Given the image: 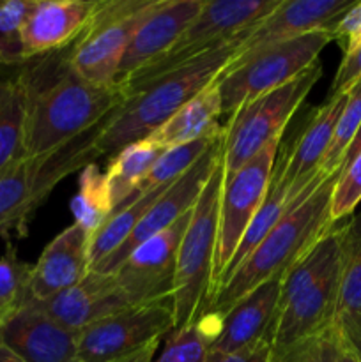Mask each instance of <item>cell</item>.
Returning <instances> with one entry per match:
<instances>
[{"mask_svg":"<svg viewBox=\"0 0 361 362\" xmlns=\"http://www.w3.org/2000/svg\"><path fill=\"white\" fill-rule=\"evenodd\" d=\"M27 103L25 156L46 154L108 119L124 101L119 85H94L69 62V48L20 64Z\"/></svg>","mask_w":361,"mask_h":362,"instance_id":"1","label":"cell"},{"mask_svg":"<svg viewBox=\"0 0 361 362\" xmlns=\"http://www.w3.org/2000/svg\"><path fill=\"white\" fill-rule=\"evenodd\" d=\"M338 175L340 170L331 175L321 172L315 177L253 253L219 286L200 318L218 320L262 283L283 278L328 233L335 225L331 221V198Z\"/></svg>","mask_w":361,"mask_h":362,"instance_id":"2","label":"cell"},{"mask_svg":"<svg viewBox=\"0 0 361 362\" xmlns=\"http://www.w3.org/2000/svg\"><path fill=\"white\" fill-rule=\"evenodd\" d=\"M251 28L253 25L218 48L195 57L190 62L127 94L126 101L115 110L96 138L98 158H113L126 145L147 138L188 101L214 83L236 59L239 46L246 41Z\"/></svg>","mask_w":361,"mask_h":362,"instance_id":"3","label":"cell"},{"mask_svg":"<svg viewBox=\"0 0 361 362\" xmlns=\"http://www.w3.org/2000/svg\"><path fill=\"white\" fill-rule=\"evenodd\" d=\"M108 119L55 151L21 156L0 170V237L7 240L13 235L27 237L35 211L45 204L57 184L98 161L94 144Z\"/></svg>","mask_w":361,"mask_h":362,"instance_id":"4","label":"cell"},{"mask_svg":"<svg viewBox=\"0 0 361 362\" xmlns=\"http://www.w3.org/2000/svg\"><path fill=\"white\" fill-rule=\"evenodd\" d=\"M222 187L223 159L205 182L180 240L172 299L173 331L195 324L211 299Z\"/></svg>","mask_w":361,"mask_h":362,"instance_id":"5","label":"cell"},{"mask_svg":"<svg viewBox=\"0 0 361 362\" xmlns=\"http://www.w3.org/2000/svg\"><path fill=\"white\" fill-rule=\"evenodd\" d=\"M321 76L322 64L317 60L299 76L246 101L229 117V122L223 126V180L236 175L265 145L282 138L294 113Z\"/></svg>","mask_w":361,"mask_h":362,"instance_id":"6","label":"cell"},{"mask_svg":"<svg viewBox=\"0 0 361 362\" xmlns=\"http://www.w3.org/2000/svg\"><path fill=\"white\" fill-rule=\"evenodd\" d=\"M329 42H333L331 32L317 30L236 57L216 80L222 112L230 117L246 101L299 76L317 62Z\"/></svg>","mask_w":361,"mask_h":362,"instance_id":"7","label":"cell"},{"mask_svg":"<svg viewBox=\"0 0 361 362\" xmlns=\"http://www.w3.org/2000/svg\"><path fill=\"white\" fill-rule=\"evenodd\" d=\"M280 2L282 0H205L198 16L177 39L172 49L142 67L119 87L127 95L149 81L190 62L195 57L218 48L239 32L269 16Z\"/></svg>","mask_w":361,"mask_h":362,"instance_id":"8","label":"cell"},{"mask_svg":"<svg viewBox=\"0 0 361 362\" xmlns=\"http://www.w3.org/2000/svg\"><path fill=\"white\" fill-rule=\"evenodd\" d=\"M159 0H98L80 37L69 46L73 69L94 85H115L120 62Z\"/></svg>","mask_w":361,"mask_h":362,"instance_id":"9","label":"cell"},{"mask_svg":"<svg viewBox=\"0 0 361 362\" xmlns=\"http://www.w3.org/2000/svg\"><path fill=\"white\" fill-rule=\"evenodd\" d=\"M280 145H282V138L273 140L253 159L241 166L236 175L230 177L229 180H223L222 198H219L218 240H216L214 265H212L211 299L236 255L244 232L268 197Z\"/></svg>","mask_w":361,"mask_h":362,"instance_id":"10","label":"cell"},{"mask_svg":"<svg viewBox=\"0 0 361 362\" xmlns=\"http://www.w3.org/2000/svg\"><path fill=\"white\" fill-rule=\"evenodd\" d=\"M173 331V303L130 306L85 327L78 338V361L119 362Z\"/></svg>","mask_w":361,"mask_h":362,"instance_id":"11","label":"cell"},{"mask_svg":"<svg viewBox=\"0 0 361 362\" xmlns=\"http://www.w3.org/2000/svg\"><path fill=\"white\" fill-rule=\"evenodd\" d=\"M191 212L193 209L170 228L142 243L113 272L131 306L173 299L177 253Z\"/></svg>","mask_w":361,"mask_h":362,"instance_id":"12","label":"cell"},{"mask_svg":"<svg viewBox=\"0 0 361 362\" xmlns=\"http://www.w3.org/2000/svg\"><path fill=\"white\" fill-rule=\"evenodd\" d=\"M222 147L223 138L214 145V147L209 148V151L195 163V166H191L183 177H179L176 182H172L166 187L165 193L152 204V207L149 209L147 214H145L144 218H142V221L138 223L130 239H127L115 253H112L110 257H106L105 260L99 262V264L96 265V267H92L91 271L113 274V272L120 267V264H122V262L126 260L142 243H145V240L151 239V237L158 235L163 230L170 228L173 223H177L184 214H188V212L195 207V204H197L198 197H200L202 189H204L209 177L212 175L216 166L222 161Z\"/></svg>","mask_w":361,"mask_h":362,"instance_id":"13","label":"cell"},{"mask_svg":"<svg viewBox=\"0 0 361 362\" xmlns=\"http://www.w3.org/2000/svg\"><path fill=\"white\" fill-rule=\"evenodd\" d=\"M282 279L273 278L262 283L218 320L198 318V327L209 339V352L232 354L262 339L273 341V329L282 296Z\"/></svg>","mask_w":361,"mask_h":362,"instance_id":"14","label":"cell"},{"mask_svg":"<svg viewBox=\"0 0 361 362\" xmlns=\"http://www.w3.org/2000/svg\"><path fill=\"white\" fill-rule=\"evenodd\" d=\"M342 260L343 255L331 262L310 285L303 286L292 299L278 308L273 329V350H280L335 327L338 317Z\"/></svg>","mask_w":361,"mask_h":362,"instance_id":"15","label":"cell"},{"mask_svg":"<svg viewBox=\"0 0 361 362\" xmlns=\"http://www.w3.org/2000/svg\"><path fill=\"white\" fill-rule=\"evenodd\" d=\"M345 101L347 92L328 98L321 108L315 110L306 127L294 141L292 152H287L280 145L276 172L289 191L290 202H296L321 173L322 161L329 151Z\"/></svg>","mask_w":361,"mask_h":362,"instance_id":"16","label":"cell"},{"mask_svg":"<svg viewBox=\"0 0 361 362\" xmlns=\"http://www.w3.org/2000/svg\"><path fill=\"white\" fill-rule=\"evenodd\" d=\"M80 332L71 331L30 299L0 325V341L25 362H76Z\"/></svg>","mask_w":361,"mask_h":362,"instance_id":"17","label":"cell"},{"mask_svg":"<svg viewBox=\"0 0 361 362\" xmlns=\"http://www.w3.org/2000/svg\"><path fill=\"white\" fill-rule=\"evenodd\" d=\"M205 0H159L131 39L120 62L115 85H120L137 71L165 55L191 21L198 16Z\"/></svg>","mask_w":361,"mask_h":362,"instance_id":"18","label":"cell"},{"mask_svg":"<svg viewBox=\"0 0 361 362\" xmlns=\"http://www.w3.org/2000/svg\"><path fill=\"white\" fill-rule=\"evenodd\" d=\"M91 233L73 223L60 232L45 251L35 265H32L28 296L30 300H48L71 288L91 271Z\"/></svg>","mask_w":361,"mask_h":362,"instance_id":"19","label":"cell"},{"mask_svg":"<svg viewBox=\"0 0 361 362\" xmlns=\"http://www.w3.org/2000/svg\"><path fill=\"white\" fill-rule=\"evenodd\" d=\"M356 2L357 0H282L269 16L253 25L236 57L310 32L329 30Z\"/></svg>","mask_w":361,"mask_h":362,"instance_id":"20","label":"cell"},{"mask_svg":"<svg viewBox=\"0 0 361 362\" xmlns=\"http://www.w3.org/2000/svg\"><path fill=\"white\" fill-rule=\"evenodd\" d=\"M45 313L71 331L81 332L101 318L130 308L115 274L88 271L87 276L71 288L48 300H32Z\"/></svg>","mask_w":361,"mask_h":362,"instance_id":"21","label":"cell"},{"mask_svg":"<svg viewBox=\"0 0 361 362\" xmlns=\"http://www.w3.org/2000/svg\"><path fill=\"white\" fill-rule=\"evenodd\" d=\"M98 0H35L23 27L25 59L69 48L94 14Z\"/></svg>","mask_w":361,"mask_h":362,"instance_id":"22","label":"cell"},{"mask_svg":"<svg viewBox=\"0 0 361 362\" xmlns=\"http://www.w3.org/2000/svg\"><path fill=\"white\" fill-rule=\"evenodd\" d=\"M222 113V99H219L218 85L214 81L200 94L195 95L191 101H188L179 112L173 113L163 126H159L147 138L163 151L179 147V145L190 144V141L216 133L222 127L218 124Z\"/></svg>","mask_w":361,"mask_h":362,"instance_id":"23","label":"cell"},{"mask_svg":"<svg viewBox=\"0 0 361 362\" xmlns=\"http://www.w3.org/2000/svg\"><path fill=\"white\" fill-rule=\"evenodd\" d=\"M25 120L20 66H0V170L25 156Z\"/></svg>","mask_w":361,"mask_h":362,"instance_id":"24","label":"cell"},{"mask_svg":"<svg viewBox=\"0 0 361 362\" xmlns=\"http://www.w3.org/2000/svg\"><path fill=\"white\" fill-rule=\"evenodd\" d=\"M168 186L170 184L151 191H137L130 200L124 202L110 214V218L91 235V250H88L91 269L115 253L130 239L142 218L147 214L152 204L165 193Z\"/></svg>","mask_w":361,"mask_h":362,"instance_id":"25","label":"cell"},{"mask_svg":"<svg viewBox=\"0 0 361 362\" xmlns=\"http://www.w3.org/2000/svg\"><path fill=\"white\" fill-rule=\"evenodd\" d=\"M163 152L165 151L161 147L152 144L149 138H144L126 145L110 158L105 175L115 209L137 193Z\"/></svg>","mask_w":361,"mask_h":362,"instance_id":"26","label":"cell"},{"mask_svg":"<svg viewBox=\"0 0 361 362\" xmlns=\"http://www.w3.org/2000/svg\"><path fill=\"white\" fill-rule=\"evenodd\" d=\"M113 211H115V205H113L112 193L106 182V175L96 163H91L81 170L78 191L71 200L74 223L92 235Z\"/></svg>","mask_w":361,"mask_h":362,"instance_id":"27","label":"cell"},{"mask_svg":"<svg viewBox=\"0 0 361 362\" xmlns=\"http://www.w3.org/2000/svg\"><path fill=\"white\" fill-rule=\"evenodd\" d=\"M290 204H292V202H290V198H289V191H287V187L283 186L282 180H280L278 172H276V165H275V173H273L271 186H269L268 197H265L264 204H262V207L258 209V212L255 214V218L251 219L250 226H248L246 232H244L243 239H241L239 246H237V250H236V255H234V258H232V262H230L227 272L223 274L218 288L227 281V279L230 278V276L234 274V272L237 271V267H239V265L243 264V262L246 260L251 253H253L255 247H257L258 244L265 239V235L271 232L273 226H275L276 223L280 221V218L285 214V211L289 209ZM218 288H216V292H218Z\"/></svg>","mask_w":361,"mask_h":362,"instance_id":"28","label":"cell"},{"mask_svg":"<svg viewBox=\"0 0 361 362\" xmlns=\"http://www.w3.org/2000/svg\"><path fill=\"white\" fill-rule=\"evenodd\" d=\"M223 138V126L219 127L216 133L207 134V136L200 138V140L190 141V144L179 145V147L166 148L151 170L147 179L140 184L138 191H151L156 187L166 186V184L176 182L179 177H183L195 163L209 151L214 147L219 140Z\"/></svg>","mask_w":361,"mask_h":362,"instance_id":"29","label":"cell"},{"mask_svg":"<svg viewBox=\"0 0 361 362\" xmlns=\"http://www.w3.org/2000/svg\"><path fill=\"white\" fill-rule=\"evenodd\" d=\"M30 274L32 265L21 262L16 250L7 244V251L0 257V325L30 299Z\"/></svg>","mask_w":361,"mask_h":362,"instance_id":"30","label":"cell"},{"mask_svg":"<svg viewBox=\"0 0 361 362\" xmlns=\"http://www.w3.org/2000/svg\"><path fill=\"white\" fill-rule=\"evenodd\" d=\"M35 0H0V66H20L25 60L23 27Z\"/></svg>","mask_w":361,"mask_h":362,"instance_id":"31","label":"cell"},{"mask_svg":"<svg viewBox=\"0 0 361 362\" xmlns=\"http://www.w3.org/2000/svg\"><path fill=\"white\" fill-rule=\"evenodd\" d=\"M361 129V80L347 92V101L343 106L342 113L336 122L335 134H333V141L329 145V151L326 154L324 161H322L321 172L324 175H331V173L338 172L342 166L343 158H345L347 151L353 145L354 138H356L357 131Z\"/></svg>","mask_w":361,"mask_h":362,"instance_id":"32","label":"cell"},{"mask_svg":"<svg viewBox=\"0 0 361 362\" xmlns=\"http://www.w3.org/2000/svg\"><path fill=\"white\" fill-rule=\"evenodd\" d=\"M207 356L209 339L195 322L170 332L165 349L152 362H205Z\"/></svg>","mask_w":361,"mask_h":362,"instance_id":"33","label":"cell"},{"mask_svg":"<svg viewBox=\"0 0 361 362\" xmlns=\"http://www.w3.org/2000/svg\"><path fill=\"white\" fill-rule=\"evenodd\" d=\"M338 332L336 325L319 336L304 338L301 341L273 350L271 362H335Z\"/></svg>","mask_w":361,"mask_h":362,"instance_id":"34","label":"cell"},{"mask_svg":"<svg viewBox=\"0 0 361 362\" xmlns=\"http://www.w3.org/2000/svg\"><path fill=\"white\" fill-rule=\"evenodd\" d=\"M361 310V237H347L343 243L342 279L338 313Z\"/></svg>","mask_w":361,"mask_h":362,"instance_id":"35","label":"cell"},{"mask_svg":"<svg viewBox=\"0 0 361 362\" xmlns=\"http://www.w3.org/2000/svg\"><path fill=\"white\" fill-rule=\"evenodd\" d=\"M361 202V152L340 170L331 198V221L340 223L356 212Z\"/></svg>","mask_w":361,"mask_h":362,"instance_id":"36","label":"cell"},{"mask_svg":"<svg viewBox=\"0 0 361 362\" xmlns=\"http://www.w3.org/2000/svg\"><path fill=\"white\" fill-rule=\"evenodd\" d=\"M333 41H336L342 48L343 55L353 52L361 45V0H357L331 28Z\"/></svg>","mask_w":361,"mask_h":362,"instance_id":"37","label":"cell"},{"mask_svg":"<svg viewBox=\"0 0 361 362\" xmlns=\"http://www.w3.org/2000/svg\"><path fill=\"white\" fill-rule=\"evenodd\" d=\"M360 80H361V45L356 46L353 52L343 55L338 71H336L335 78H333V83H331V88H329L328 98H333V95H338V94H345V92H349Z\"/></svg>","mask_w":361,"mask_h":362,"instance_id":"38","label":"cell"},{"mask_svg":"<svg viewBox=\"0 0 361 362\" xmlns=\"http://www.w3.org/2000/svg\"><path fill=\"white\" fill-rule=\"evenodd\" d=\"M335 325L343 345L361 361V310L338 313Z\"/></svg>","mask_w":361,"mask_h":362,"instance_id":"39","label":"cell"},{"mask_svg":"<svg viewBox=\"0 0 361 362\" xmlns=\"http://www.w3.org/2000/svg\"><path fill=\"white\" fill-rule=\"evenodd\" d=\"M273 356V341L271 339H262L248 349L239 350L232 354H218L209 352L205 362H271Z\"/></svg>","mask_w":361,"mask_h":362,"instance_id":"40","label":"cell"},{"mask_svg":"<svg viewBox=\"0 0 361 362\" xmlns=\"http://www.w3.org/2000/svg\"><path fill=\"white\" fill-rule=\"evenodd\" d=\"M156 349H158V343H152V345H149L147 349L140 350V352L133 354V356L126 357V359L119 362H152V359H154Z\"/></svg>","mask_w":361,"mask_h":362,"instance_id":"41","label":"cell"},{"mask_svg":"<svg viewBox=\"0 0 361 362\" xmlns=\"http://www.w3.org/2000/svg\"><path fill=\"white\" fill-rule=\"evenodd\" d=\"M347 237H361V211L354 212L349 219H347Z\"/></svg>","mask_w":361,"mask_h":362,"instance_id":"42","label":"cell"},{"mask_svg":"<svg viewBox=\"0 0 361 362\" xmlns=\"http://www.w3.org/2000/svg\"><path fill=\"white\" fill-rule=\"evenodd\" d=\"M360 152H361V129L357 131V134H356V138H354L353 145H350L349 151H347V154H345V158H343V163H342V166H340V170L345 168V166L349 165V163L353 161V159L356 158L357 154H360Z\"/></svg>","mask_w":361,"mask_h":362,"instance_id":"43","label":"cell"},{"mask_svg":"<svg viewBox=\"0 0 361 362\" xmlns=\"http://www.w3.org/2000/svg\"><path fill=\"white\" fill-rule=\"evenodd\" d=\"M335 362H361L353 352H350L349 349H347L345 345H343V341L340 339V336H338V346H336Z\"/></svg>","mask_w":361,"mask_h":362,"instance_id":"44","label":"cell"},{"mask_svg":"<svg viewBox=\"0 0 361 362\" xmlns=\"http://www.w3.org/2000/svg\"><path fill=\"white\" fill-rule=\"evenodd\" d=\"M0 362H25L18 354H14L4 341H0Z\"/></svg>","mask_w":361,"mask_h":362,"instance_id":"45","label":"cell"},{"mask_svg":"<svg viewBox=\"0 0 361 362\" xmlns=\"http://www.w3.org/2000/svg\"><path fill=\"white\" fill-rule=\"evenodd\" d=\"M76 362H81V361H76Z\"/></svg>","mask_w":361,"mask_h":362,"instance_id":"46","label":"cell"}]
</instances>
